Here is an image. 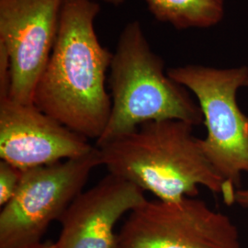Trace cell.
<instances>
[{
    "instance_id": "14",
    "label": "cell",
    "mask_w": 248,
    "mask_h": 248,
    "mask_svg": "<svg viewBox=\"0 0 248 248\" xmlns=\"http://www.w3.org/2000/svg\"><path fill=\"white\" fill-rule=\"evenodd\" d=\"M92 1H96V2L102 1V2H105V3H108V4H110V5L120 6V5H122L124 3L125 0H92Z\"/></svg>"
},
{
    "instance_id": "8",
    "label": "cell",
    "mask_w": 248,
    "mask_h": 248,
    "mask_svg": "<svg viewBox=\"0 0 248 248\" xmlns=\"http://www.w3.org/2000/svg\"><path fill=\"white\" fill-rule=\"evenodd\" d=\"M95 148L34 104L0 98V158L22 170L80 157Z\"/></svg>"
},
{
    "instance_id": "12",
    "label": "cell",
    "mask_w": 248,
    "mask_h": 248,
    "mask_svg": "<svg viewBox=\"0 0 248 248\" xmlns=\"http://www.w3.org/2000/svg\"><path fill=\"white\" fill-rule=\"evenodd\" d=\"M234 204H237L241 208L248 209V187L236 189L234 194Z\"/></svg>"
},
{
    "instance_id": "6",
    "label": "cell",
    "mask_w": 248,
    "mask_h": 248,
    "mask_svg": "<svg viewBox=\"0 0 248 248\" xmlns=\"http://www.w3.org/2000/svg\"><path fill=\"white\" fill-rule=\"evenodd\" d=\"M128 214L116 248H243L230 218L196 197L146 200Z\"/></svg>"
},
{
    "instance_id": "7",
    "label": "cell",
    "mask_w": 248,
    "mask_h": 248,
    "mask_svg": "<svg viewBox=\"0 0 248 248\" xmlns=\"http://www.w3.org/2000/svg\"><path fill=\"white\" fill-rule=\"evenodd\" d=\"M64 0H0V45L9 55V97L33 104L50 59Z\"/></svg>"
},
{
    "instance_id": "10",
    "label": "cell",
    "mask_w": 248,
    "mask_h": 248,
    "mask_svg": "<svg viewBox=\"0 0 248 248\" xmlns=\"http://www.w3.org/2000/svg\"><path fill=\"white\" fill-rule=\"evenodd\" d=\"M152 15L177 30L208 29L225 14V0H145Z\"/></svg>"
},
{
    "instance_id": "1",
    "label": "cell",
    "mask_w": 248,
    "mask_h": 248,
    "mask_svg": "<svg viewBox=\"0 0 248 248\" xmlns=\"http://www.w3.org/2000/svg\"><path fill=\"white\" fill-rule=\"evenodd\" d=\"M99 10L96 1H63L57 37L33 98L43 112L96 141L111 111L106 80L113 55L95 30Z\"/></svg>"
},
{
    "instance_id": "15",
    "label": "cell",
    "mask_w": 248,
    "mask_h": 248,
    "mask_svg": "<svg viewBox=\"0 0 248 248\" xmlns=\"http://www.w3.org/2000/svg\"><path fill=\"white\" fill-rule=\"evenodd\" d=\"M245 88H248V79L247 80V83H246V86H245Z\"/></svg>"
},
{
    "instance_id": "5",
    "label": "cell",
    "mask_w": 248,
    "mask_h": 248,
    "mask_svg": "<svg viewBox=\"0 0 248 248\" xmlns=\"http://www.w3.org/2000/svg\"><path fill=\"white\" fill-rule=\"evenodd\" d=\"M101 166L97 146L89 154L24 170L17 192L0 213V248H31L83 192L89 175Z\"/></svg>"
},
{
    "instance_id": "3",
    "label": "cell",
    "mask_w": 248,
    "mask_h": 248,
    "mask_svg": "<svg viewBox=\"0 0 248 248\" xmlns=\"http://www.w3.org/2000/svg\"><path fill=\"white\" fill-rule=\"evenodd\" d=\"M109 87L111 111L97 147L151 122L203 124L198 102L165 71V62L152 50L137 20L122 31L109 67Z\"/></svg>"
},
{
    "instance_id": "9",
    "label": "cell",
    "mask_w": 248,
    "mask_h": 248,
    "mask_svg": "<svg viewBox=\"0 0 248 248\" xmlns=\"http://www.w3.org/2000/svg\"><path fill=\"white\" fill-rule=\"evenodd\" d=\"M145 201L141 188L108 174L62 214L57 248H116L117 222Z\"/></svg>"
},
{
    "instance_id": "2",
    "label": "cell",
    "mask_w": 248,
    "mask_h": 248,
    "mask_svg": "<svg viewBox=\"0 0 248 248\" xmlns=\"http://www.w3.org/2000/svg\"><path fill=\"white\" fill-rule=\"evenodd\" d=\"M193 125L178 120L142 124L132 133L98 146L108 174L149 191L163 202L199 195L200 186L234 204L235 191L204 155Z\"/></svg>"
},
{
    "instance_id": "11",
    "label": "cell",
    "mask_w": 248,
    "mask_h": 248,
    "mask_svg": "<svg viewBox=\"0 0 248 248\" xmlns=\"http://www.w3.org/2000/svg\"><path fill=\"white\" fill-rule=\"evenodd\" d=\"M24 170L1 160L0 162V206L9 202L21 183Z\"/></svg>"
},
{
    "instance_id": "13",
    "label": "cell",
    "mask_w": 248,
    "mask_h": 248,
    "mask_svg": "<svg viewBox=\"0 0 248 248\" xmlns=\"http://www.w3.org/2000/svg\"><path fill=\"white\" fill-rule=\"evenodd\" d=\"M31 248H57V246H56V243L49 241V242H45V243L42 242L41 244Z\"/></svg>"
},
{
    "instance_id": "4",
    "label": "cell",
    "mask_w": 248,
    "mask_h": 248,
    "mask_svg": "<svg viewBox=\"0 0 248 248\" xmlns=\"http://www.w3.org/2000/svg\"><path fill=\"white\" fill-rule=\"evenodd\" d=\"M169 77L194 94L207 134L201 147L213 169L232 189L248 173V115L237 92L248 79V65L219 68L202 64L171 67Z\"/></svg>"
}]
</instances>
